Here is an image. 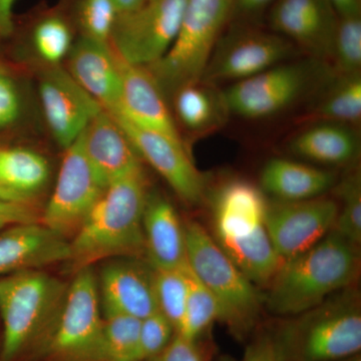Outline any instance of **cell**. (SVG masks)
<instances>
[{
    "label": "cell",
    "instance_id": "obj_1",
    "mask_svg": "<svg viewBox=\"0 0 361 361\" xmlns=\"http://www.w3.org/2000/svg\"><path fill=\"white\" fill-rule=\"evenodd\" d=\"M149 193L142 167L104 188L70 241L66 263L73 274L104 259L146 256L142 215Z\"/></svg>",
    "mask_w": 361,
    "mask_h": 361
},
{
    "label": "cell",
    "instance_id": "obj_2",
    "mask_svg": "<svg viewBox=\"0 0 361 361\" xmlns=\"http://www.w3.org/2000/svg\"><path fill=\"white\" fill-rule=\"evenodd\" d=\"M262 189L246 180H231L217 190L212 211L214 239L254 284L268 285L283 260L265 226Z\"/></svg>",
    "mask_w": 361,
    "mask_h": 361
},
{
    "label": "cell",
    "instance_id": "obj_3",
    "mask_svg": "<svg viewBox=\"0 0 361 361\" xmlns=\"http://www.w3.org/2000/svg\"><path fill=\"white\" fill-rule=\"evenodd\" d=\"M360 260L357 246L331 231L308 250L283 261L268 284L266 304L281 316L312 310L355 281Z\"/></svg>",
    "mask_w": 361,
    "mask_h": 361
},
{
    "label": "cell",
    "instance_id": "obj_4",
    "mask_svg": "<svg viewBox=\"0 0 361 361\" xmlns=\"http://www.w3.org/2000/svg\"><path fill=\"white\" fill-rule=\"evenodd\" d=\"M68 285L40 270L0 278V361H25L65 301Z\"/></svg>",
    "mask_w": 361,
    "mask_h": 361
},
{
    "label": "cell",
    "instance_id": "obj_5",
    "mask_svg": "<svg viewBox=\"0 0 361 361\" xmlns=\"http://www.w3.org/2000/svg\"><path fill=\"white\" fill-rule=\"evenodd\" d=\"M284 361H337L361 349V311L350 293L323 301L274 331Z\"/></svg>",
    "mask_w": 361,
    "mask_h": 361
},
{
    "label": "cell",
    "instance_id": "obj_6",
    "mask_svg": "<svg viewBox=\"0 0 361 361\" xmlns=\"http://www.w3.org/2000/svg\"><path fill=\"white\" fill-rule=\"evenodd\" d=\"M184 229L188 266L217 299L220 322L237 336H245L257 319L262 296L203 226L189 221Z\"/></svg>",
    "mask_w": 361,
    "mask_h": 361
},
{
    "label": "cell",
    "instance_id": "obj_7",
    "mask_svg": "<svg viewBox=\"0 0 361 361\" xmlns=\"http://www.w3.org/2000/svg\"><path fill=\"white\" fill-rule=\"evenodd\" d=\"M234 0H188L179 32L167 54L146 68L165 94L200 82Z\"/></svg>",
    "mask_w": 361,
    "mask_h": 361
},
{
    "label": "cell",
    "instance_id": "obj_8",
    "mask_svg": "<svg viewBox=\"0 0 361 361\" xmlns=\"http://www.w3.org/2000/svg\"><path fill=\"white\" fill-rule=\"evenodd\" d=\"M103 318L90 268L75 273L58 315L25 361H97Z\"/></svg>",
    "mask_w": 361,
    "mask_h": 361
},
{
    "label": "cell",
    "instance_id": "obj_9",
    "mask_svg": "<svg viewBox=\"0 0 361 361\" xmlns=\"http://www.w3.org/2000/svg\"><path fill=\"white\" fill-rule=\"evenodd\" d=\"M324 61H285L223 90L228 113L245 118H264L290 108L324 78Z\"/></svg>",
    "mask_w": 361,
    "mask_h": 361
},
{
    "label": "cell",
    "instance_id": "obj_10",
    "mask_svg": "<svg viewBox=\"0 0 361 361\" xmlns=\"http://www.w3.org/2000/svg\"><path fill=\"white\" fill-rule=\"evenodd\" d=\"M188 0H149L118 16L111 33L114 51L132 65L148 68L167 54L179 32Z\"/></svg>",
    "mask_w": 361,
    "mask_h": 361
},
{
    "label": "cell",
    "instance_id": "obj_11",
    "mask_svg": "<svg viewBox=\"0 0 361 361\" xmlns=\"http://www.w3.org/2000/svg\"><path fill=\"white\" fill-rule=\"evenodd\" d=\"M104 190L85 156L80 135L66 149L56 187L42 210V224L66 238L73 237Z\"/></svg>",
    "mask_w": 361,
    "mask_h": 361
},
{
    "label": "cell",
    "instance_id": "obj_12",
    "mask_svg": "<svg viewBox=\"0 0 361 361\" xmlns=\"http://www.w3.org/2000/svg\"><path fill=\"white\" fill-rule=\"evenodd\" d=\"M295 54V44L277 33L235 32L219 39L201 82H239L289 61Z\"/></svg>",
    "mask_w": 361,
    "mask_h": 361
},
{
    "label": "cell",
    "instance_id": "obj_13",
    "mask_svg": "<svg viewBox=\"0 0 361 361\" xmlns=\"http://www.w3.org/2000/svg\"><path fill=\"white\" fill-rule=\"evenodd\" d=\"M338 203L322 196L300 201L268 202L265 226L282 260L303 253L334 229Z\"/></svg>",
    "mask_w": 361,
    "mask_h": 361
},
{
    "label": "cell",
    "instance_id": "obj_14",
    "mask_svg": "<svg viewBox=\"0 0 361 361\" xmlns=\"http://www.w3.org/2000/svg\"><path fill=\"white\" fill-rule=\"evenodd\" d=\"M128 135L140 158L155 169L174 190L191 205H198L205 197V178L190 158L183 142L147 129L120 114H111Z\"/></svg>",
    "mask_w": 361,
    "mask_h": 361
},
{
    "label": "cell",
    "instance_id": "obj_15",
    "mask_svg": "<svg viewBox=\"0 0 361 361\" xmlns=\"http://www.w3.org/2000/svg\"><path fill=\"white\" fill-rule=\"evenodd\" d=\"M39 97L47 126L63 149L77 141L90 120L103 110L68 71L59 66H51L42 73Z\"/></svg>",
    "mask_w": 361,
    "mask_h": 361
},
{
    "label": "cell",
    "instance_id": "obj_16",
    "mask_svg": "<svg viewBox=\"0 0 361 361\" xmlns=\"http://www.w3.org/2000/svg\"><path fill=\"white\" fill-rule=\"evenodd\" d=\"M338 21L329 0H278L269 16L273 32L324 63L331 59Z\"/></svg>",
    "mask_w": 361,
    "mask_h": 361
},
{
    "label": "cell",
    "instance_id": "obj_17",
    "mask_svg": "<svg viewBox=\"0 0 361 361\" xmlns=\"http://www.w3.org/2000/svg\"><path fill=\"white\" fill-rule=\"evenodd\" d=\"M70 255L68 239L42 223L0 231V276L68 262Z\"/></svg>",
    "mask_w": 361,
    "mask_h": 361
},
{
    "label": "cell",
    "instance_id": "obj_18",
    "mask_svg": "<svg viewBox=\"0 0 361 361\" xmlns=\"http://www.w3.org/2000/svg\"><path fill=\"white\" fill-rule=\"evenodd\" d=\"M114 52L121 77V106L120 110L114 114H120L141 127L183 142L165 96L149 71L142 66L123 61L115 51Z\"/></svg>",
    "mask_w": 361,
    "mask_h": 361
},
{
    "label": "cell",
    "instance_id": "obj_19",
    "mask_svg": "<svg viewBox=\"0 0 361 361\" xmlns=\"http://www.w3.org/2000/svg\"><path fill=\"white\" fill-rule=\"evenodd\" d=\"M82 146L97 180L110 183L142 167L141 158L115 118L101 110L82 134Z\"/></svg>",
    "mask_w": 361,
    "mask_h": 361
},
{
    "label": "cell",
    "instance_id": "obj_20",
    "mask_svg": "<svg viewBox=\"0 0 361 361\" xmlns=\"http://www.w3.org/2000/svg\"><path fill=\"white\" fill-rule=\"evenodd\" d=\"M99 288L104 317L123 315L142 320L158 311L152 267L132 261L114 263L102 272Z\"/></svg>",
    "mask_w": 361,
    "mask_h": 361
},
{
    "label": "cell",
    "instance_id": "obj_21",
    "mask_svg": "<svg viewBox=\"0 0 361 361\" xmlns=\"http://www.w3.org/2000/svg\"><path fill=\"white\" fill-rule=\"evenodd\" d=\"M68 73L99 106L114 114L121 106V77L110 44L82 35L68 54Z\"/></svg>",
    "mask_w": 361,
    "mask_h": 361
},
{
    "label": "cell",
    "instance_id": "obj_22",
    "mask_svg": "<svg viewBox=\"0 0 361 361\" xmlns=\"http://www.w3.org/2000/svg\"><path fill=\"white\" fill-rule=\"evenodd\" d=\"M146 257L153 269H176L187 265L184 225L171 202L149 193L142 215Z\"/></svg>",
    "mask_w": 361,
    "mask_h": 361
},
{
    "label": "cell",
    "instance_id": "obj_23",
    "mask_svg": "<svg viewBox=\"0 0 361 361\" xmlns=\"http://www.w3.org/2000/svg\"><path fill=\"white\" fill-rule=\"evenodd\" d=\"M262 191L276 200L300 201L324 196L336 185V173L287 160L272 159L262 169Z\"/></svg>",
    "mask_w": 361,
    "mask_h": 361
},
{
    "label": "cell",
    "instance_id": "obj_24",
    "mask_svg": "<svg viewBox=\"0 0 361 361\" xmlns=\"http://www.w3.org/2000/svg\"><path fill=\"white\" fill-rule=\"evenodd\" d=\"M294 155L323 164L348 165L357 160L360 141L349 125L336 122L317 123L294 135L289 142Z\"/></svg>",
    "mask_w": 361,
    "mask_h": 361
},
{
    "label": "cell",
    "instance_id": "obj_25",
    "mask_svg": "<svg viewBox=\"0 0 361 361\" xmlns=\"http://www.w3.org/2000/svg\"><path fill=\"white\" fill-rule=\"evenodd\" d=\"M175 109L188 130L206 133L219 127L228 111L222 94L204 82L188 85L176 92Z\"/></svg>",
    "mask_w": 361,
    "mask_h": 361
},
{
    "label": "cell",
    "instance_id": "obj_26",
    "mask_svg": "<svg viewBox=\"0 0 361 361\" xmlns=\"http://www.w3.org/2000/svg\"><path fill=\"white\" fill-rule=\"evenodd\" d=\"M49 177L44 157L32 149L0 147V184L13 193L35 199Z\"/></svg>",
    "mask_w": 361,
    "mask_h": 361
},
{
    "label": "cell",
    "instance_id": "obj_27",
    "mask_svg": "<svg viewBox=\"0 0 361 361\" xmlns=\"http://www.w3.org/2000/svg\"><path fill=\"white\" fill-rule=\"evenodd\" d=\"M141 320L130 316L104 317L99 334L97 361H140Z\"/></svg>",
    "mask_w": 361,
    "mask_h": 361
},
{
    "label": "cell",
    "instance_id": "obj_28",
    "mask_svg": "<svg viewBox=\"0 0 361 361\" xmlns=\"http://www.w3.org/2000/svg\"><path fill=\"white\" fill-rule=\"evenodd\" d=\"M188 264V263H187ZM188 295L184 314L176 334L190 339L198 341L199 337L221 318V310L217 299L202 283L188 266Z\"/></svg>",
    "mask_w": 361,
    "mask_h": 361
},
{
    "label": "cell",
    "instance_id": "obj_29",
    "mask_svg": "<svg viewBox=\"0 0 361 361\" xmlns=\"http://www.w3.org/2000/svg\"><path fill=\"white\" fill-rule=\"evenodd\" d=\"M316 114L329 122L356 123L361 118L360 73L341 75L318 104Z\"/></svg>",
    "mask_w": 361,
    "mask_h": 361
},
{
    "label": "cell",
    "instance_id": "obj_30",
    "mask_svg": "<svg viewBox=\"0 0 361 361\" xmlns=\"http://www.w3.org/2000/svg\"><path fill=\"white\" fill-rule=\"evenodd\" d=\"M153 282L158 311L177 331L184 314L189 288L188 264L176 269H153Z\"/></svg>",
    "mask_w": 361,
    "mask_h": 361
},
{
    "label": "cell",
    "instance_id": "obj_31",
    "mask_svg": "<svg viewBox=\"0 0 361 361\" xmlns=\"http://www.w3.org/2000/svg\"><path fill=\"white\" fill-rule=\"evenodd\" d=\"M338 214L332 232L357 246L361 241V180L360 173L348 175L336 186Z\"/></svg>",
    "mask_w": 361,
    "mask_h": 361
},
{
    "label": "cell",
    "instance_id": "obj_32",
    "mask_svg": "<svg viewBox=\"0 0 361 361\" xmlns=\"http://www.w3.org/2000/svg\"><path fill=\"white\" fill-rule=\"evenodd\" d=\"M331 59L341 75L360 73L361 66V16L339 18Z\"/></svg>",
    "mask_w": 361,
    "mask_h": 361
},
{
    "label": "cell",
    "instance_id": "obj_33",
    "mask_svg": "<svg viewBox=\"0 0 361 361\" xmlns=\"http://www.w3.org/2000/svg\"><path fill=\"white\" fill-rule=\"evenodd\" d=\"M33 42L40 58L51 66H59L73 47L70 28L56 18H47L37 25Z\"/></svg>",
    "mask_w": 361,
    "mask_h": 361
},
{
    "label": "cell",
    "instance_id": "obj_34",
    "mask_svg": "<svg viewBox=\"0 0 361 361\" xmlns=\"http://www.w3.org/2000/svg\"><path fill=\"white\" fill-rule=\"evenodd\" d=\"M118 16L113 0H82L80 25L84 37L110 44Z\"/></svg>",
    "mask_w": 361,
    "mask_h": 361
},
{
    "label": "cell",
    "instance_id": "obj_35",
    "mask_svg": "<svg viewBox=\"0 0 361 361\" xmlns=\"http://www.w3.org/2000/svg\"><path fill=\"white\" fill-rule=\"evenodd\" d=\"M176 334L167 318L157 311L141 320L139 336L140 361L152 360L160 355Z\"/></svg>",
    "mask_w": 361,
    "mask_h": 361
},
{
    "label": "cell",
    "instance_id": "obj_36",
    "mask_svg": "<svg viewBox=\"0 0 361 361\" xmlns=\"http://www.w3.org/2000/svg\"><path fill=\"white\" fill-rule=\"evenodd\" d=\"M37 202L9 200L0 197V231L13 226L42 223Z\"/></svg>",
    "mask_w": 361,
    "mask_h": 361
},
{
    "label": "cell",
    "instance_id": "obj_37",
    "mask_svg": "<svg viewBox=\"0 0 361 361\" xmlns=\"http://www.w3.org/2000/svg\"><path fill=\"white\" fill-rule=\"evenodd\" d=\"M149 361H208V356L198 341L175 334L167 348Z\"/></svg>",
    "mask_w": 361,
    "mask_h": 361
},
{
    "label": "cell",
    "instance_id": "obj_38",
    "mask_svg": "<svg viewBox=\"0 0 361 361\" xmlns=\"http://www.w3.org/2000/svg\"><path fill=\"white\" fill-rule=\"evenodd\" d=\"M21 111L20 94L8 75L0 73V129L18 120Z\"/></svg>",
    "mask_w": 361,
    "mask_h": 361
},
{
    "label": "cell",
    "instance_id": "obj_39",
    "mask_svg": "<svg viewBox=\"0 0 361 361\" xmlns=\"http://www.w3.org/2000/svg\"><path fill=\"white\" fill-rule=\"evenodd\" d=\"M241 361H284L274 332H263L254 338Z\"/></svg>",
    "mask_w": 361,
    "mask_h": 361
},
{
    "label": "cell",
    "instance_id": "obj_40",
    "mask_svg": "<svg viewBox=\"0 0 361 361\" xmlns=\"http://www.w3.org/2000/svg\"><path fill=\"white\" fill-rule=\"evenodd\" d=\"M16 0H0V37H7L13 30V6Z\"/></svg>",
    "mask_w": 361,
    "mask_h": 361
},
{
    "label": "cell",
    "instance_id": "obj_41",
    "mask_svg": "<svg viewBox=\"0 0 361 361\" xmlns=\"http://www.w3.org/2000/svg\"><path fill=\"white\" fill-rule=\"evenodd\" d=\"M339 18L360 14V0H329Z\"/></svg>",
    "mask_w": 361,
    "mask_h": 361
},
{
    "label": "cell",
    "instance_id": "obj_42",
    "mask_svg": "<svg viewBox=\"0 0 361 361\" xmlns=\"http://www.w3.org/2000/svg\"><path fill=\"white\" fill-rule=\"evenodd\" d=\"M273 0H234V4L238 11L243 13H255L268 6Z\"/></svg>",
    "mask_w": 361,
    "mask_h": 361
},
{
    "label": "cell",
    "instance_id": "obj_43",
    "mask_svg": "<svg viewBox=\"0 0 361 361\" xmlns=\"http://www.w3.org/2000/svg\"><path fill=\"white\" fill-rule=\"evenodd\" d=\"M118 16L133 13L141 8L149 0H113Z\"/></svg>",
    "mask_w": 361,
    "mask_h": 361
},
{
    "label": "cell",
    "instance_id": "obj_44",
    "mask_svg": "<svg viewBox=\"0 0 361 361\" xmlns=\"http://www.w3.org/2000/svg\"><path fill=\"white\" fill-rule=\"evenodd\" d=\"M0 197L2 198L9 199V200L23 201V202H37L35 199L26 198V197L20 196V195L13 193L9 191L6 188L0 184Z\"/></svg>",
    "mask_w": 361,
    "mask_h": 361
},
{
    "label": "cell",
    "instance_id": "obj_45",
    "mask_svg": "<svg viewBox=\"0 0 361 361\" xmlns=\"http://www.w3.org/2000/svg\"><path fill=\"white\" fill-rule=\"evenodd\" d=\"M337 361H361V356L360 353H358V355L349 356V357L343 358V360Z\"/></svg>",
    "mask_w": 361,
    "mask_h": 361
},
{
    "label": "cell",
    "instance_id": "obj_46",
    "mask_svg": "<svg viewBox=\"0 0 361 361\" xmlns=\"http://www.w3.org/2000/svg\"><path fill=\"white\" fill-rule=\"evenodd\" d=\"M222 361H232V360H222Z\"/></svg>",
    "mask_w": 361,
    "mask_h": 361
}]
</instances>
